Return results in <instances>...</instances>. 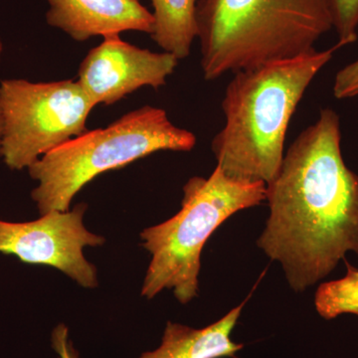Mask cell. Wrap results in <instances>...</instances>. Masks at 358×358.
<instances>
[{
  "label": "cell",
  "instance_id": "6da1fadb",
  "mask_svg": "<svg viewBox=\"0 0 358 358\" xmlns=\"http://www.w3.org/2000/svg\"><path fill=\"white\" fill-rule=\"evenodd\" d=\"M341 141L338 115L322 109L267 185L270 214L257 245L281 264L299 293L331 274L348 252L358 254V176L346 166Z\"/></svg>",
  "mask_w": 358,
  "mask_h": 358
},
{
  "label": "cell",
  "instance_id": "7a4b0ae2",
  "mask_svg": "<svg viewBox=\"0 0 358 358\" xmlns=\"http://www.w3.org/2000/svg\"><path fill=\"white\" fill-rule=\"evenodd\" d=\"M341 48L238 71L225 90V124L212 140L217 166L231 176L268 185L279 173L289 122L315 77Z\"/></svg>",
  "mask_w": 358,
  "mask_h": 358
},
{
  "label": "cell",
  "instance_id": "3957f363",
  "mask_svg": "<svg viewBox=\"0 0 358 358\" xmlns=\"http://www.w3.org/2000/svg\"><path fill=\"white\" fill-rule=\"evenodd\" d=\"M196 20L206 81L308 53L334 29L329 0H199Z\"/></svg>",
  "mask_w": 358,
  "mask_h": 358
},
{
  "label": "cell",
  "instance_id": "277c9868",
  "mask_svg": "<svg viewBox=\"0 0 358 358\" xmlns=\"http://www.w3.org/2000/svg\"><path fill=\"white\" fill-rule=\"evenodd\" d=\"M195 145L194 134L173 124L166 110L145 106L66 141L28 167L38 182L32 200L40 215L68 211L75 195L100 174L157 152H190Z\"/></svg>",
  "mask_w": 358,
  "mask_h": 358
},
{
  "label": "cell",
  "instance_id": "5b68a950",
  "mask_svg": "<svg viewBox=\"0 0 358 358\" xmlns=\"http://www.w3.org/2000/svg\"><path fill=\"white\" fill-rule=\"evenodd\" d=\"M266 196V183L231 178L217 166L208 178H190L183 186L180 210L141 233L143 248L152 254L143 296L150 300L166 289L183 305L196 298L207 240L224 221L258 206Z\"/></svg>",
  "mask_w": 358,
  "mask_h": 358
},
{
  "label": "cell",
  "instance_id": "8992f818",
  "mask_svg": "<svg viewBox=\"0 0 358 358\" xmlns=\"http://www.w3.org/2000/svg\"><path fill=\"white\" fill-rule=\"evenodd\" d=\"M95 107L78 81L2 80L4 164L13 171L28 169L44 155L86 133L89 115Z\"/></svg>",
  "mask_w": 358,
  "mask_h": 358
},
{
  "label": "cell",
  "instance_id": "52a82bcc",
  "mask_svg": "<svg viewBox=\"0 0 358 358\" xmlns=\"http://www.w3.org/2000/svg\"><path fill=\"white\" fill-rule=\"evenodd\" d=\"M87 208L80 203L72 210L49 212L29 222L0 220V253L23 263L50 266L84 288H96V268L85 258L83 250L100 246L105 238L85 227Z\"/></svg>",
  "mask_w": 358,
  "mask_h": 358
},
{
  "label": "cell",
  "instance_id": "ba28073f",
  "mask_svg": "<svg viewBox=\"0 0 358 358\" xmlns=\"http://www.w3.org/2000/svg\"><path fill=\"white\" fill-rule=\"evenodd\" d=\"M178 61L173 54L141 49L115 35L87 54L77 81L94 105H114L143 87L164 86Z\"/></svg>",
  "mask_w": 358,
  "mask_h": 358
},
{
  "label": "cell",
  "instance_id": "9c48e42d",
  "mask_svg": "<svg viewBox=\"0 0 358 358\" xmlns=\"http://www.w3.org/2000/svg\"><path fill=\"white\" fill-rule=\"evenodd\" d=\"M47 24L83 42L138 31L152 35L155 18L140 0H46Z\"/></svg>",
  "mask_w": 358,
  "mask_h": 358
},
{
  "label": "cell",
  "instance_id": "30bf717a",
  "mask_svg": "<svg viewBox=\"0 0 358 358\" xmlns=\"http://www.w3.org/2000/svg\"><path fill=\"white\" fill-rule=\"evenodd\" d=\"M245 303H240L222 319L203 329H193L169 322L162 345L152 352H143L140 358H221L234 357L244 348L234 343L231 334L241 315Z\"/></svg>",
  "mask_w": 358,
  "mask_h": 358
},
{
  "label": "cell",
  "instance_id": "8fae6325",
  "mask_svg": "<svg viewBox=\"0 0 358 358\" xmlns=\"http://www.w3.org/2000/svg\"><path fill=\"white\" fill-rule=\"evenodd\" d=\"M199 0H150L154 7L155 30L150 36L164 52L178 60L188 57L197 38Z\"/></svg>",
  "mask_w": 358,
  "mask_h": 358
},
{
  "label": "cell",
  "instance_id": "7c38bea8",
  "mask_svg": "<svg viewBox=\"0 0 358 358\" xmlns=\"http://www.w3.org/2000/svg\"><path fill=\"white\" fill-rule=\"evenodd\" d=\"M315 307L324 320L345 313L358 315V268L348 264L345 277L320 284L315 292Z\"/></svg>",
  "mask_w": 358,
  "mask_h": 358
},
{
  "label": "cell",
  "instance_id": "4fadbf2b",
  "mask_svg": "<svg viewBox=\"0 0 358 358\" xmlns=\"http://www.w3.org/2000/svg\"><path fill=\"white\" fill-rule=\"evenodd\" d=\"M333 15L334 29L341 47L357 40L358 0H329Z\"/></svg>",
  "mask_w": 358,
  "mask_h": 358
},
{
  "label": "cell",
  "instance_id": "5bb4252c",
  "mask_svg": "<svg viewBox=\"0 0 358 358\" xmlns=\"http://www.w3.org/2000/svg\"><path fill=\"white\" fill-rule=\"evenodd\" d=\"M333 90L334 96L338 100L358 96V59L338 71Z\"/></svg>",
  "mask_w": 358,
  "mask_h": 358
},
{
  "label": "cell",
  "instance_id": "9a60e30c",
  "mask_svg": "<svg viewBox=\"0 0 358 358\" xmlns=\"http://www.w3.org/2000/svg\"><path fill=\"white\" fill-rule=\"evenodd\" d=\"M52 346L60 358H80L79 353L69 339V331L65 324H59L54 329Z\"/></svg>",
  "mask_w": 358,
  "mask_h": 358
},
{
  "label": "cell",
  "instance_id": "2e32d148",
  "mask_svg": "<svg viewBox=\"0 0 358 358\" xmlns=\"http://www.w3.org/2000/svg\"><path fill=\"white\" fill-rule=\"evenodd\" d=\"M2 134H3V119H2L1 108H0V159L2 157Z\"/></svg>",
  "mask_w": 358,
  "mask_h": 358
},
{
  "label": "cell",
  "instance_id": "e0dca14e",
  "mask_svg": "<svg viewBox=\"0 0 358 358\" xmlns=\"http://www.w3.org/2000/svg\"><path fill=\"white\" fill-rule=\"evenodd\" d=\"M2 52H3V42H2L1 37H0V60H1Z\"/></svg>",
  "mask_w": 358,
  "mask_h": 358
}]
</instances>
